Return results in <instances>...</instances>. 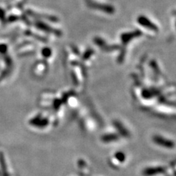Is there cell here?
Here are the masks:
<instances>
[{"label": "cell", "instance_id": "cell-1", "mask_svg": "<svg viewBox=\"0 0 176 176\" xmlns=\"http://www.w3.org/2000/svg\"><path fill=\"white\" fill-rule=\"evenodd\" d=\"M138 22H139L141 25L146 27H148L150 29H154V30H156V29H157V27H156L155 24H154V23L151 22L148 19H147V18L145 17V16H139V18H138Z\"/></svg>", "mask_w": 176, "mask_h": 176}, {"label": "cell", "instance_id": "cell-2", "mask_svg": "<svg viewBox=\"0 0 176 176\" xmlns=\"http://www.w3.org/2000/svg\"><path fill=\"white\" fill-rule=\"evenodd\" d=\"M93 7L97 9L101 10L106 11V13H113L114 12V8L110 5L106 4H93Z\"/></svg>", "mask_w": 176, "mask_h": 176}, {"label": "cell", "instance_id": "cell-3", "mask_svg": "<svg viewBox=\"0 0 176 176\" xmlns=\"http://www.w3.org/2000/svg\"><path fill=\"white\" fill-rule=\"evenodd\" d=\"M28 13L30 14L31 16H34V17H41V18H43V19H49V20L53 21H57V18L53 17V16H48V15L37 14V13H35L32 12V11H30V10H28Z\"/></svg>", "mask_w": 176, "mask_h": 176}, {"label": "cell", "instance_id": "cell-4", "mask_svg": "<svg viewBox=\"0 0 176 176\" xmlns=\"http://www.w3.org/2000/svg\"><path fill=\"white\" fill-rule=\"evenodd\" d=\"M4 15V11H3V10H1V8H0V17H1V16H3Z\"/></svg>", "mask_w": 176, "mask_h": 176}]
</instances>
